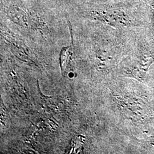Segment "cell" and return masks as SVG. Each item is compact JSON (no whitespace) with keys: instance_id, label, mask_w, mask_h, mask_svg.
<instances>
[{"instance_id":"obj_1","label":"cell","mask_w":154,"mask_h":154,"mask_svg":"<svg viewBox=\"0 0 154 154\" xmlns=\"http://www.w3.org/2000/svg\"><path fill=\"white\" fill-rule=\"evenodd\" d=\"M96 15L100 20L107 22L112 25L126 26L131 23L126 14L120 11L97 12Z\"/></svg>"},{"instance_id":"obj_2","label":"cell","mask_w":154,"mask_h":154,"mask_svg":"<svg viewBox=\"0 0 154 154\" xmlns=\"http://www.w3.org/2000/svg\"><path fill=\"white\" fill-rule=\"evenodd\" d=\"M8 13L11 19L16 22L25 23L27 20V14L19 8L11 6L8 9Z\"/></svg>"},{"instance_id":"obj_3","label":"cell","mask_w":154,"mask_h":154,"mask_svg":"<svg viewBox=\"0 0 154 154\" xmlns=\"http://www.w3.org/2000/svg\"><path fill=\"white\" fill-rule=\"evenodd\" d=\"M153 15H154V14H153Z\"/></svg>"}]
</instances>
